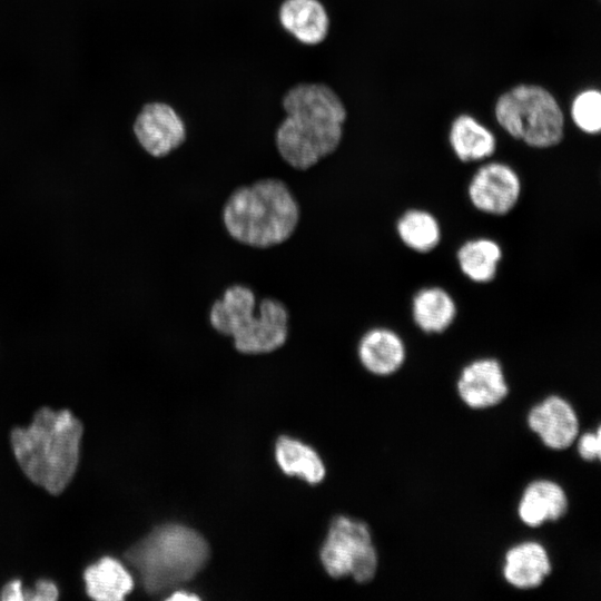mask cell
I'll list each match as a JSON object with an SVG mask.
<instances>
[{"mask_svg": "<svg viewBox=\"0 0 601 601\" xmlns=\"http://www.w3.org/2000/svg\"><path fill=\"white\" fill-rule=\"evenodd\" d=\"M285 117L274 132V146L285 164L307 170L338 150L347 109L325 82H298L282 97Z\"/></svg>", "mask_w": 601, "mask_h": 601, "instance_id": "6da1fadb", "label": "cell"}, {"mask_svg": "<svg viewBox=\"0 0 601 601\" xmlns=\"http://www.w3.org/2000/svg\"><path fill=\"white\" fill-rule=\"evenodd\" d=\"M81 422L68 410L42 407L27 427L11 432L14 457L26 476L51 494L61 493L79 463Z\"/></svg>", "mask_w": 601, "mask_h": 601, "instance_id": "7a4b0ae2", "label": "cell"}, {"mask_svg": "<svg viewBox=\"0 0 601 601\" xmlns=\"http://www.w3.org/2000/svg\"><path fill=\"white\" fill-rule=\"evenodd\" d=\"M299 220V207L287 185L264 178L234 190L223 207V221L238 243L267 248L286 242Z\"/></svg>", "mask_w": 601, "mask_h": 601, "instance_id": "3957f363", "label": "cell"}, {"mask_svg": "<svg viewBox=\"0 0 601 601\" xmlns=\"http://www.w3.org/2000/svg\"><path fill=\"white\" fill-rule=\"evenodd\" d=\"M208 544L195 530L164 524L130 546L125 558L150 594L173 591L206 564Z\"/></svg>", "mask_w": 601, "mask_h": 601, "instance_id": "277c9868", "label": "cell"}, {"mask_svg": "<svg viewBox=\"0 0 601 601\" xmlns=\"http://www.w3.org/2000/svg\"><path fill=\"white\" fill-rule=\"evenodd\" d=\"M288 311L276 298H264L256 313L254 292L244 285L227 287L209 312L211 327L234 341L244 354L270 353L283 346L288 336Z\"/></svg>", "mask_w": 601, "mask_h": 601, "instance_id": "5b68a950", "label": "cell"}, {"mask_svg": "<svg viewBox=\"0 0 601 601\" xmlns=\"http://www.w3.org/2000/svg\"><path fill=\"white\" fill-rule=\"evenodd\" d=\"M494 115L512 138L533 148H550L564 136V115L554 96L538 85H518L502 93Z\"/></svg>", "mask_w": 601, "mask_h": 601, "instance_id": "8992f818", "label": "cell"}, {"mask_svg": "<svg viewBox=\"0 0 601 601\" xmlns=\"http://www.w3.org/2000/svg\"><path fill=\"white\" fill-rule=\"evenodd\" d=\"M321 560L335 579L352 577L358 583L371 582L378 570V552L370 526L348 516L335 518L321 549Z\"/></svg>", "mask_w": 601, "mask_h": 601, "instance_id": "52a82bcc", "label": "cell"}, {"mask_svg": "<svg viewBox=\"0 0 601 601\" xmlns=\"http://www.w3.org/2000/svg\"><path fill=\"white\" fill-rule=\"evenodd\" d=\"M132 134L149 156L162 158L184 146L186 124L168 102L151 100L142 104L132 121Z\"/></svg>", "mask_w": 601, "mask_h": 601, "instance_id": "ba28073f", "label": "cell"}, {"mask_svg": "<svg viewBox=\"0 0 601 601\" xmlns=\"http://www.w3.org/2000/svg\"><path fill=\"white\" fill-rule=\"evenodd\" d=\"M522 183L515 169L506 162L489 161L473 174L467 196L472 206L486 215L504 216L518 205Z\"/></svg>", "mask_w": 601, "mask_h": 601, "instance_id": "9c48e42d", "label": "cell"}, {"mask_svg": "<svg viewBox=\"0 0 601 601\" xmlns=\"http://www.w3.org/2000/svg\"><path fill=\"white\" fill-rule=\"evenodd\" d=\"M525 423L542 445L552 451L570 449L581 432L575 407L559 394H550L533 404Z\"/></svg>", "mask_w": 601, "mask_h": 601, "instance_id": "30bf717a", "label": "cell"}, {"mask_svg": "<svg viewBox=\"0 0 601 601\" xmlns=\"http://www.w3.org/2000/svg\"><path fill=\"white\" fill-rule=\"evenodd\" d=\"M457 396L472 411H486L502 404L510 394L502 363L480 357L462 367L456 381Z\"/></svg>", "mask_w": 601, "mask_h": 601, "instance_id": "8fae6325", "label": "cell"}, {"mask_svg": "<svg viewBox=\"0 0 601 601\" xmlns=\"http://www.w3.org/2000/svg\"><path fill=\"white\" fill-rule=\"evenodd\" d=\"M570 508L565 489L554 480L540 477L522 490L515 506L519 521L528 529H539L563 519Z\"/></svg>", "mask_w": 601, "mask_h": 601, "instance_id": "7c38bea8", "label": "cell"}, {"mask_svg": "<svg viewBox=\"0 0 601 601\" xmlns=\"http://www.w3.org/2000/svg\"><path fill=\"white\" fill-rule=\"evenodd\" d=\"M553 571L545 545L536 540L520 541L503 556L502 577L506 584L520 591L540 588Z\"/></svg>", "mask_w": 601, "mask_h": 601, "instance_id": "4fadbf2b", "label": "cell"}, {"mask_svg": "<svg viewBox=\"0 0 601 601\" xmlns=\"http://www.w3.org/2000/svg\"><path fill=\"white\" fill-rule=\"evenodd\" d=\"M277 18L282 29L305 46L322 43L329 31V16L321 0H282Z\"/></svg>", "mask_w": 601, "mask_h": 601, "instance_id": "5bb4252c", "label": "cell"}, {"mask_svg": "<svg viewBox=\"0 0 601 601\" xmlns=\"http://www.w3.org/2000/svg\"><path fill=\"white\" fill-rule=\"evenodd\" d=\"M357 355L367 372L387 377L404 366L407 352L403 338L396 332L387 327H374L361 337Z\"/></svg>", "mask_w": 601, "mask_h": 601, "instance_id": "9a60e30c", "label": "cell"}, {"mask_svg": "<svg viewBox=\"0 0 601 601\" xmlns=\"http://www.w3.org/2000/svg\"><path fill=\"white\" fill-rule=\"evenodd\" d=\"M411 309L415 325L427 334L445 332L457 313L453 296L440 286L418 289L412 298Z\"/></svg>", "mask_w": 601, "mask_h": 601, "instance_id": "2e32d148", "label": "cell"}, {"mask_svg": "<svg viewBox=\"0 0 601 601\" xmlns=\"http://www.w3.org/2000/svg\"><path fill=\"white\" fill-rule=\"evenodd\" d=\"M87 594L99 601H120L134 588V579L128 569L111 556L100 558L83 572Z\"/></svg>", "mask_w": 601, "mask_h": 601, "instance_id": "e0dca14e", "label": "cell"}, {"mask_svg": "<svg viewBox=\"0 0 601 601\" xmlns=\"http://www.w3.org/2000/svg\"><path fill=\"white\" fill-rule=\"evenodd\" d=\"M449 142L463 162L481 161L496 150L495 135L474 117L463 114L451 124Z\"/></svg>", "mask_w": 601, "mask_h": 601, "instance_id": "ac0fdd59", "label": "cell"}, {"mask_svg": "<svg viewBox=\"0 0 601 601\" xmlns=\"http://www.w3.org/2000/svg\"><path fill=\"white\" fill-rule=\"evenodd\" d=\"M502 256L500 244L487 237L469 239L456 253L462 274L477 284L490 283L495 278Z\"/></svg>", "mask_w": 601, "mask_h": 601, "instance_id": "d6986e66", "label": "cell"}, {"mask_svg": "<svg viewBox=\"0 0 601 601\" xmlns=\"http://www.w3.org/2000/svg\"><path fill=\"white\" fill-rule=\"evenodd\" d=\"M276 461L287 475L308 483H318L325 474L319 455L308 445L290 436H280L275 447Z\"/></svg>", "mask_w": 601, "mask_h": 601, "instance_id": "ffe728a7", "label": "cell"}, {"mask_svg": "<svg viewBox=\"0 0 601 601\" xmlns=\"http://www.w3.org/2000/svg\"><path fill=\"white\" fill-rule=\"evenodd\" d=\"M396 231L401 242L413 252L425 254L432 252L441 242L442 230L437 218L421 208L404 211L396 223Z\"/></svg>", "mask_w": 601, "mask_h": 601, "instance_id": "44dd1931", "label": "cell"}, {"mask_svg": "<svg viewBox=\"0 0 601 601\" xmlns=\"http://www.w3.org/2000/svg\"><path fill=\"white\" fill-rule=\"evenodd\" d=\"M575 126L588 135L601 130V93L597 89H585L579 92L570 109Z\"/></svg>", "mask_w": 601, "mask_h": 601, "instance_id": "7402d4cb", "label": "cell"}, {"mask_svg": "<svg viewBox=\"0 0 601 601\" xmlns=\"http://www.w3.org/2000/svg\"><path fill=\"white\" fill-rule=\"evenodd\" d=\"M579 457L588 463L599 462L601 457V427L598 423L591 430L580 432L575 440Z\"/></svg>", "mask_w": 601, "mask_h": 601, "instance_id": "603a6c76", "label": "cell"}, {"mask_svg": "<svg viewBox=\"0 0 601 601\" xmlns=\"http://www.w3.org/2000/svg\"><path fill=\"white\" fill-rule=\"evenodd\" d=\"M59 597V590L55 582L41 579L36 582L32 589L23 588V600L29 601H53Z\"/></svg>", "mask_w": 601, "mask_h": 601, "instance_id": "cb8c5ba5", "label": "cell"}, {"mask_svg": "<svg viewBox=\"0 0 601 601\" xmlns=\"http://www.w3.org/2000/svg\"><path fill=\"white\" fill-rule=\"evenodd\" d=\"M0 599L4 601H22V582L20 580H11L7 582L0 591Z\"/></svg>", "mask_w": 601, "mask_h": 601, "instance_id": "d4e9b609", "label": "cell"}, {"mask_svg": "<svg viewBox=\"0 0 601 601\" xmlns=\"http://www.w3.org/2000/svg\"><path fill=\"white\" fill-rule=\"evenodd\" d=\"M169 600H195L198 599L197 595L190 594L186 591H171Z\"/></svg>", "mask_w": 601, "mask_h": 601, "instance_id": "484cf974", "label": "cell"}]
</instances>
